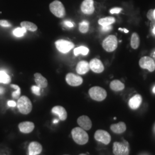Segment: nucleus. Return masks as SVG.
<instances>
[{"mask_svg": "<svg viewBox=\"0 0 155 155\" xmlns=\"http://www.w3.org/2000/svg\"><path fill=\"white\" fill-rule=\"evenodd\" d=\"M58 122H59V120H54L53 123H54V124H56V123H58Z\"/></svg>", "mask_w": 155, "mask_h": 155, "instance_id": "obj_40", "label": "nucleus"}, {"mask_svg": "<svg viewBox=\"0 0 155 155\" xmlns=\"http://www.w3.org/2000/svg\"><path fill=\"white\" fill-rule=\"evenodd\" d=\"M11 88H13L14 89H16V91H14L12 93V97L14 99H18L20 97L21 94V89L19 88V86L16 85H10Z\"/></svg>", "mask_w": 155, "mask_h": 155, "instance_id": "obj_29", "label": "nucleus"}, {"mask_svg": "<svg viewBox=\"0 0 155 155\" xmlns=\"http://www.w3.org/2000/svg\"><path fill=\"white\" fill-rule=\"evenodd\" d=\"M113 152L115 155H129V146L128 142H115L113 144Z\"/></svg>", "mask_w": 155, "mask_h": 155, "instance_id": "obj_6", "label": "nucleus"}, {"mask_svg": "<svg viewBox=\"0 0 155 155\" xmlns=\"http://www.w3.org/2000/svg\"><path fill=\"white\" fill-rule=\"evenodd\" d=\"M110 88L113 91H119L124 89L125 85L119 80H114L110 82Z\"/></svg>", "mask_w": 155, "mask_h": 155, "instance_id": "obj_21", "label": "nucleus"}, {"mask_svg": "<svg viewBox=\"0 0 155 155\" xmlns=\"http://www.w3.org/2000/svg\"><path fill=\"white\" fill-rule=\"evenodd\" d=\"M140 67L148 70L149 72H153L155 70V61L152 58L143 56L139 61Z\"/></svg>", "mask_w": 155, "mask_h": 155, "instance_id": "obj_8", "label": "nucleus"}, {"mask_svg": "<svg viewBox=\"0 0 155 155\" xmlns=\"http://www.w3.org/2000/svg\"><path fill=\"white\" fill-rule=\"evenodd\" d=\"M115 22V19L113 17H106L102 18L98 20V24L102 27L110 25Z\"/></svg>", "mask_w": 155, "mask_h": 155, "instance_id": "obj_23", "label": "nucleus"}, {"mask_svg": "<svg viewBox=\"0 0 155 155\" xmlns=\"http://www.w3.org/2000/svg\"><path fill=\"white\" fill-rule=\"evenodd\" d=\"M63 24L64 25H66V27H68V28H73L74 27L73 23L71 22V21H64L63 22Z\"/></svg>", "mask_w": 155, "mask_h": 155, "instance_id": "obj_35", "label": "nucleus"}, {"mask_svg": "<svg viewBox=\"0 0 155 155\" xmlns=\"http://www.w3.org/2000/svg\"><path fill=\"white\" fill-rule=\"evenodd\" d=\"M17 108L21 114L28 115L32 109V104L31 100L26 96H21L17 103Z\"/></svg>", "mask_w": 155, "mask_h": 155, "instance_id": "obj_3", "label": "nucleus"}, {"mask_svg": "<svg viewBox=\"0 0 155 155\" xmlns=\"http://www.w3.org/2000/svg\"><path fill=\"white\" fill-rule=\"evenodd\" d=\"M112 29V25H108L105 27H102L101 31L104 32H108L109 31H110Z\"/></svg>", "mask_w": 155, "mask_h": 155, "instance_id": "obj_34", "label": "nucleus"}, {"mask_svg": "<svg viewBox=\"0 0 155 155\" xmlns=\"http://www.w3.org/2000/svg\"><path fill=\"white\" fill-rule=\"evenodd\" d=\"M152 91H153V93H154V94H155V86L154 87V88H153V90H152Z\"/></svg>", "mask_w": 155, "mask_h": 155, "instance_id": "obj_42", "label": "nucleus"}, {"mask_svg": "<svg viewBox=\"0 0 155 155\" xmlns=\"http://www.w3.org/2000/svg\"><path fill=\"white\" fill-rule=\"evenodd\" d=\"M19 128L23 133H29L34 130V125L32 122H22L19 124Z\"/></svg>", "mask_w": 155, "mask_h": 155, "instance_id": "obj_15", "label": "nucleus"}, {"mask_svg": "<svg viewBox=\"0 0 155 155\" xmlns=\"http://www.w3.org/2000/svg\"><path fill=\"white\" fill-rule=\"evenodd\" d=\"M90 69L89 63L87 61H82L78 63L76 67V71L78 74L84 75L88 73Z\"/></svg>", "mask_w": 155, "mask_h": 155, "instance_id": "obj_16", "label": "nucleus"}, {"mask_svg": "<svg viewBox=\"0 0 155 155\" xmlns=\"http://www.w3.org/2000/svg\"><path fill=\"white\" fill-rule=\"evenodd\" d=\"M51 12L58 18H63L66 16V9L64 5L59 0H55L49 4Z\"/></svg>", "mask_w": 155, "mask_h": 155, "instance_id": "obj_2", "label": "nucleus"}, {"mask_svg": "<svg viewBox=\"0 0 155 155\" xmlns=\"http://www.w3.org/2000/svg\"><path fill=\"white\" fill-rule=\"evenodd\" d=\"M89 29V22L88 21L83 20L79 23V30L82 34H86Z\"/></svg>", "mask_w": 155, "mask_h": 155, "instance_id": "obj_27", "label": "nucleus"}, {"mask_svg": "<svg viewBox=\"0 0 155 155\" xmlns=\"http://www.w3.org/2000/svg\"><path fill=\"white\" fill-rule=\"evenodd\" d=\"M34 81L37 86L42 88H44L47 87V80L41 74L38 73H35L34 74Z\"/></svg>", "mask_w": 155, "mask_h": 155, "instance_id": "obj_19", "label": "nucleus"}, {"mask_svg": "<svg viewBox=\"0 0 155 155\" xmlns=\"http://www.w3.org/2000/svg\"><path fill=\"white\" fill-rule=\"evenodd\" d=\"M55 44L57 49L63 54L67 53L74 47V44L73 43L63 39L56 41Z\"/></svg>", "mask_w": 155, "mask_h": 155, "instance_id": "obj_7", "label": "nucleus"}, {"mask_svg": "<svg viewBox=\"0 0 155 155\" xmlns=\"http://www.w3.org/2000/svg\"><path fill=\"white\" fill-rule=\"evenodd\" d=\"M140 43V37L139 36V34L137 33H133L131 36V40H130V46L133 49H137Z\"/></svg>", "mask_w": 155, "mask_h": 155, "instance_id": "obj_22", "label": "nucleus"}, {"mask_svg": "<svg viewBox=\"0 0 155 155\" xmlns=\"http://www.w3.org/2000/svg\"><path fill=\"white\" fill-rule=\"evenodd\" d=\"M95 139L98 142L108 145L111 141V136L108 132L103 130H98L94 134Z\"/></svg>", "mask_w": 155, "mask_h": 155, "instance_id": "obj_9", "label": "nucleus"}, {"mask_svg": "<svg viewBox=\"0 0 155 155\" xmlns=\"http://www.w3.org/2000/svg\"><path fill=\"white\" fill-rule=\"evenodd\" d=\"M52 112L58 115L61 121H65L67 117V113L66 109L61 106H56L52 109Z\"/></svg>", "mask_w": 155, "mask_h": 155, "instance_id": "obj_17", "label": "nucleus"}, {"mask_svg": "<svg viewBox=\"0 0 155 155\" xmlns=\"http://www.w3.org/2000/svg\"><path fill=\"white\" fill-rule=\"evenodd\" d=\"M88 94L91 98L96 101H102L107 97L106 91L99 86H94L90 88Z\"/></svg>", "mask_w": 155, "mask_h": 155, "instance_id": "obj_4", "label": "nucleus"}, {"mask_svg": "<svg viewBox=\"0 0 155 155\" xmlns=\"http://www.w3.org/2000/svg\"><path fill=\"white\" fill-rule=\"evenodd\" d=\"M152 32H153V34H155V27H154V28H153Z\"/></svg>", "mask_w": 155, "mask_h": 155, "instance_id": "obj_41", "label": "nucleus"}, {"mask_svg": "<svg viewBox=\"0 0 155 155\" xmlns=\"http://www.w3.org/2000/svg\"><path fill=\"white\" fill-rule=\"evenodd\" d=\"M86 155V154H81V155Z\"/></svg>", "mask_w": 155, "mask_h": 155, "instance_id": "obj_44", "label": "nucleus"}, {"mask_svg": "<svg viewBox=\"0 0 155 155\" xmlns=\"http://www.w3.org/2000/svg\"><path fill=\"white\" fill-rule=\"evenodd\" d=\"M77 122L81 128L88 130L91 128L92 123L90 118L86 115H82L78 118Z\"/></svg>", "mask_w": 155, "mask_h": 155, "instance_id": "obj_13", "label": "nucleus"}, {"mask_svg": "<svg viewBox=\"0 0 155 155\" xmlns=\"http://www.w3.org/2000/svg\"><path fill=\"white\" fill-rule=\"evenodd\" d=\"M154 18L155 19V9L154 10Z\"/></svg>", "mask_w": 155, "mask_h": 155, "instance_id": "obj_43", "label": "nucleus"}, {"mask_svg": "<svg viewBox=\"0 0 155 155\" xmlns=\"http://www.w3.org/2000/svg\"><path fill=\"white\" fill-rule=\"evenodd\" d=\"M40 88H39L37 86H32L31 88V90L32 93L36 95H40Z\"/></svg>", "mask_w": 155, "mask_h": 155, "instance_id": "obj_30", "label": "nucleus"}, {"mask_svg": "<svg viewBox=\"0 0 155 155\" xmlns=\"http://www.w3.org/2000/svg\"><path fill=\"white\" fill-rule=\"evenodd\" d=\"M147 18L150 21H152L153 20H154L155 18H154V10L153 9H150L147 13Z\"/></svg>", "mask_w": 155, "mask_h": 155, "instance_id": "obj_33", "label": "nucleus"}, {"mask_svg": "<svg viewBox=\"0 0 155 155\" xmlns=\"http://www.w3.org/2000/svg\"><path fill=\"white\" fill-rule=\"evenodd\" d=\"M94 3L93 0H84L81 5L82 12L88 15L92 14L95 11Z\"/></svg>", "mask_w": 155, "mask_h": 155, "instance_id": "obj_11", "label": "nucleus"}, {"mask_svg": "<svg viewBox=\"0 0 155 155\" xmlns=\"http://www.w3.org/2000/svg\"><path fill=\"white\" fill-rule=\"evenodd\" d=\"M27 32V29L23 27L17 28L14 29L13 31V34L16 37H20L24 36V34Z\"/></svg>", "mask_w": 155, "mask_h": 155, "instance_id": "obj_28", "label": "nucleus"}, {"mask_svg": "<svg viewBox=\"0 0 155 155\" xmlns=\"http://www.w3.org/2000/svg\"><path fill=\"white\" fill-rule=\"evenodd\" d=\"M20 25L21 27L25 28L27 31L28 30L31 32H34L37 29V25L31 22L30 21H22L20 23Z\"/></svg>", "mask_w": 155, "mask_h": 155, "instance_id": "obj_24", "label": "nucleus"}, {"mask_svg": "<svg viewBox=\"0 0 155 155\" xmlns=\"http://www.w3.org/2000/svg\"><path fill=\"white\" fill-rule=\"evenodd\" d=\"M66 81L70 86H78L83 83V78L81 76L74 74L73 73H68L66 76Z\"/></svg>", "mask_w": 155, "mask_h": 155, "instance_id": "obj_10", "label": "nucleus"}, {"mask_svg": "<svg viewBox=\"0 0 155 155\" xmlns=\"http://www.w3.org/2000/svg\"><path fill=\"white\" fill-rule=\"evenodd\" d=\"M89 52L88 48L84 46H81L79 47L75 48L74 53L75 56H78L79 54H82L83 55H87Z\"/></svg>", "mask_w": 155, "mask_h": 155, "instance_id": "obj_26", "label": "nucleus"}, {"mask_svg": "<svg viewBox=\"0 0 155 155\" xmlns=\"http://www.w3.org/2000/svg\"><path fill=\"white\" fill-rule=\"evenodd\" d=\"M7 105L9 106H10V107H15L17 104L13 101H9L7 102Z\"/></svg>", "mask_w": 155, "mask_h": 155, "instance_id": "obj_36", "label": "nucleus"}, {"mask_svg": "<svg viewBox=\"0 0 155 155\" xmlns=\"http://www.w3.org/2000/svg\"><path fill=\"white\" fill-rule=\"evenodd\" d=\"M142 103V97L140 94H136L131 98L129 101V106L133 110H136L140 107Z\"/></svg>", "mask_w": 155, "mask_h": 155, "instance_id": "obj_18", "label": "nucleus"}, {"mask_svg": "<svg viewBox=\"0 0 155 155\" xmlns=\"http://www.w3.org/2000/svg\"><path fill=\"white\" fill-rule=\"evenodd\" d=\"M73 139L79 145H85L88 141V135L85 130L81 127L74 128L71 131Z\"/></svg>", "mask_w": 155, "mask_h": 155, "instance_id": "obj_1", "label": "nucleus"}, {"mask_svg": "<svg viewBox=\"0 0 155 155\" xmlns=\"http://www.w3.org/2000/svg\"><path fill=\"white\" fill-rule=\"evenodd\" d=\"M152 56L153 58H154L155 59V50H154V51H153L152 53Z\"/></svg>", "mask_w": 155, "mask_h": 155, "instance_id": "obj_39", "label": "nucleus"}, {"mask_svg": "<svg viewBox=\"0 0 155 155\" xmlns=\"http://www.w3.org/2000/svg\"><path fill=\"white\" fill-rule=\"evenodd\" d=\"M0 25L4 27H10L12 26V25L5 20H0Z\"/></svg>", "mask_w": 155, "mask_h": 155, "instance_id": "obj_32", "label": "nucleus"}, {"mask_svg": "<svg viewBox=\"0 0 155 155\" xmlns=\"http://www.w3.org/2000/svg\"><path fill=\"white\" fill-rule=\"evenodd\" d=\"M118 29H119V30H120V31H124L125 33H128L129 32L128 30H127V29H125V28H124V29L119 28Z\"/></svg>", "mask_w": 155, "mask_h": 155, "instance_id": "obj_37", "label": "nucleus"}, {"mask_svg": "<svg viewBox=\"0 0 155 155\" xmlns=\"http://www.w3.org/2000/svg\"><path fill=\"white\" fill-rule=\"evenodd\" d=\"M122 10V9L121 7H115L112 8V9L110 10V13L111 14L120 13L121 12Z\"/></svg>", "mask_w": 155, "mask_h": 155, "instance_id": "obj_31", "label": "nucleus"}, {"mask_svg": "<svg viewBox=\"0 0 155 155\" xmlns=\"http://www.w3.org/2000/svg\"><path fill=\"white\" fill-rule=\"evenodd\" d=\"M110 129L116 134H121L126 130L127 127L124 122H120L117 124H112L110 126Z\"/></svg>", "mask_w": 155, "mask_h": 155, "instance_id": "obj_20", "label": "nucleus"}, {"mask_svg": "<svg viewBox=\"0 0 155 155\" xmlns=\"http://www.w3.org/2000/svg\"><path fill=\"white\" fill-rule=\"evenodd\" d=\"M11 82V78L5 72L0 71V83L8 84Z\"/></svg>", "mask_w": 155, "mask_h": 155, "instance_id": "obj_25", "label": "nucleus"}, {"mask_svg": "<svg viewBox=\"0 0 155 155\" xmlns=\"http://www.w3.org/2000/svg\"><path fill=\"white\" fill-rule=\"evenodd\" d=\"M42 146L38 142H31L28 147L29 155H39L42 151Z\"/></svg>", "mask_w": 155, "mask_h": 155, "instance_id": "obj_14", "label": "nucleus"}, {"mask_svg": "<svg viewBox=\"0 0 155 155\" xmlns=\"http://www.w3.org/2000/svg\"><path fill=\"white\" fill-rule=\"evenodd\" d=\"M118 47V40L115 35H109L102 42V47L108 52H113Z\"/></svg>", "mask_w": 155, "mask_h": 155, "instance_id": "obj_5", "label": "nucleus"}, {"mask_svg": "<svg viewBox=\"0 0 155 155\" xmlns=\"http://www.w3.org/2000/svg\"><path fill=\"white\" fill-rule=\"evenodd\" d=\"M89 65L90 69L95 73H101L105 70L102 62L97 58L91 59L89 63Z\"/></svg>", "mask_w": 155, "mask_h": 155, "instance_id": "obj_12", "label": "nucleus"}, {"mask_svg": "<svg viewBox=\"0 0 155 155\" xmlns=\"http://www.w3.org/2000/svg\"><path fill=\"white\" fill-rule=\"evenodd\" d=\"M4 92V89L0 87V94H2Z\"/></svg>", "mask_w": 155, "mask_h": 155, "instance_id": "obj_38", "label": "nucleus"}]
</instances>
